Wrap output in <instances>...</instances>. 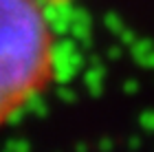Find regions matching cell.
Masks as SVG:
<instances>
[{
  "mask_svg": "<svg viewBox=\"0 0 154 152\" xmlns=\"http://www.w3.org/2000/svg\"><path fill=\"white\" fill-rule=\"evenodd\" d=\"M55 33L40 0H0V128L51 86Z\"/></svg>",
  "mask_w": 154,
  "mask_h": 152,
  "instance_id": "cell-1",
  "label": "cell"
}]
</instances>
